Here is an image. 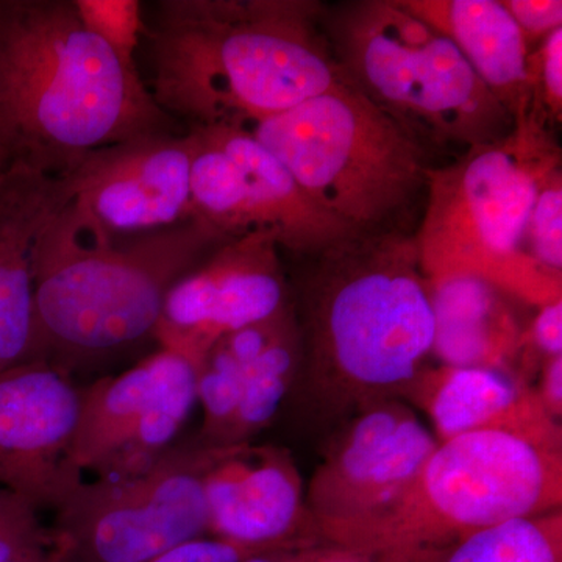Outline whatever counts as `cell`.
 Returning a JSON list of instances; mask_svg holds the SVG:
<instances>
[{"label": "cell", "mask_w": 562, "mask_h": 562, "mask_svg": "<svg viewBox=\"0 0 562 562\" xmlns=\"http://www.w3.org/2000/svg\"><path fill=\"white\" fill-rule=\"evenodd\" d=\"M297 317V379L316 420L339 427L406 397L432 355L430 283L409 233L353 235L312 258Z\"/></svg>", "instance_id": "6da1fadb"}, {"label": "cell", "mask_w": 562, "mask_h": 562, "mask_svg": "<svg viewBox=\"0 0 562 562\" xmlns=\"http://www.w3.org/2000/svg\"><path fill=\"white\" fill-rule=\"evenodd\" d=\"M317 0H171L151 33L155 101L192 127H249L346 81Z\"/></svg>", "instance_id": "7a4b0ae2"}, {"label": "cell", "mask_w": 562, "mask_h": 562, "mask_svg": "<svg viewBox=\"0 0 562 562\" xmlns=\"http://www.w3.org/2000/svg\"><path fill=\"white\" fill-rule=\"evenodd\" d=\"M135 63L88 31L72 2L0 3V149L63 177L87 155L165 132Z\"/></svg>", "instance_id": "3957f363"}, {"label": "cell", "mask_w": 562, "mask_h": 562, "mask_svg": "<svg viewBox=\"0 0 562 562\" xmlns=\"http://www.w3.org/2000/svg\"><path fill=\"white\" fill-rule=\"evenodd\" d=\"M225 241L199 220L114 235L69 198L33 249L40 357H99L154 335L169 290Z\"/></svg>", "instance_id": "277c9868"}, {"label": "cell", "mask_w": 562, "mask_h": 562, "mask_svg": "<svg viewBox=\"0 0 562 562\" xmlns=\"http://www.w3.org/2000/svg\"><path fill=\"white\" fill-rule=\"evenodd\" d=\"M560 166L554 132L527 116L505 139L431 168L414 233L427 280L475 277L536 308L562 301V280L539 271L524 249L539 184Z\"/></svg>", "instance_id": "5b68a950"}, {"label": "cell", "mask_w": 562, "mask_h": 562, "mask_svg": "<svg viewBox=\"0 0 562 562\" xmlns=\"http://www.w3.org/2000/svg\"><path fill=\"white\" fill-rule=\"evenodd\" d=\"M324 27L347 81L430 154L505 139L512 114L460 50L402 0L325 5Z\"/></svg>", "instance_id": "8992f818"}, {"label": "cell", "mask_w": 562, "mask_h": 562, "mask_svg": "<svg viewBox=\"0 0 562 562\" xmlns=\"http://www.w3.org/2000/svg\"><path fill=\"white\" fill-rule=\"evenodd\" d=\"M244 128L355 235H413L430 154L349 81Z\"/></svg>", "instance_id": "52a82bcc"}, {"label": "cell", "mask_w": 562, "mask_h": 562, "mask_svg": "<svg viewBox=\"0 0 562 562\" xmlns=\"http://www.w3.org/2000/svg\"><path fill=\"white\" fill-rule=\"evenodd\" d=\"M562 446L509 431L436 443L405 497L351 553L417 562L464 536L561 509Z\"/></svg>", "instance_id": "ba28073f"}, {"label": "cell", "mask_w": 562, "mask_h": 562, "mask_svg": "<svg viewBox=\"0 0 562 562\" xmlns=\"http://www.w3.org/2000/svg\"><path fill=\"white\" fill-rule=\"evenodd\" d=\"M231 447H172L132 479L77 483L55 506L52 549L66 562H149L209 532L205 482Z\"/></svg>", "instance_id": "9c48e42d"}, {"label": "cell", "mask_w": 562, "mask_h": 562, "mask_svg": "<svg viewBox=\"0 0 562 562\" xmlns=\"http://www.w3.org/2000/svg\"><path fill=\"white\" fill-rule=\"evenodd\" d=\"M194 220L225 239L271 236L280 250L313 258L355 233L328 216L247 128L192 127Z\"/></svg>", "instance_id": "30bf717a"}, {"label": "cell", "mask_w": 562, "mask_h": 562, "mask_svg": "<svg viewBox=\"0 0 562 562\" xmlns=\"http://www.w3.org/2000/svg\"><path fill=\"white\" fill-rule=\"evenodd\" d=\"M436 443L401 401L376 403L339 425L305 487L319 542L350 552L394 512Z\"/></svg>", "instance_id": "8fae6325"}, {"label": "cell", "mask_w": 562, "mask_h": 562, "mask_svg": "<svg viewBox=\"0 0 562 562\" xmlns=\"http://www.w3.org/2000/svg\"><path fill=\"white\" fill-rule=\"evenodd\" d=\"M198 402V366L161 349L81 391L69 462L101 479H132L172 449Z\"/></svg>", "instance_id": "7c38bea8"}, {"label": "cell", "mask_w": 562, "mask_h": 562, "mask_svg": "<svg viewBox=\"0 0 562 562\" xmlns=\"http://www.w3.org/2000/svg\"><path fill=\"white\" fill-rule=\"evenodd\" d=\"M280 247L262 233L222 243L169 290L154 336L199 366L224 336L286 308Z\"/></svg>", "instance_id": "4fadbf2b"}, {"label": "cell", "mask_w": 562, "mask_h": 562, "mask_svg": "<svg viewBox=\"0 0 562 562\" xmlns=\"http://www.w3.org/2000/svg\"><path fill=\"white\" fill-rule=\"evenodd\" d=\"M70 201L114 235L194 220L190 135L149 133L87 155L63 176Z\"/></svg>", "instance_id": "5bb4252c"}, {"label": "cell", "mask_w": 562, "mask_h": 562, "mask_svg": "<svg viewBox=\"0 0 562 562\" xmlns=\"http://www.w3.org/2000/svg\"><path fill=\"white\" fill-rule=\"evenodd\" d=\"M80 406L81 391L49 360L0 373V487L40 509L81 482L69 462Z\"/></svg>", "instance_id": "9a60e30c"}, {"label": "cell", "mask_w": 562, "mask_h": 562, "mask_svg": "<svg viewBox=\"0 0 562 562\" xmlns=\"http://www.w3.org/2000/svg\"><path fill=\"white\" fill-rule=\"evenodd\" d=\"M205 498L213 538L266 552L321 543L301 472L286 450L231 447L206 476Z\"/></svg>", "instance_id": "2e32d148"}, {"label": "cell", "mask_w": 562, "mask_h": 562, "mask_svg": "<svg viewBox=\"0 0 562 562\" xmlns=\"http://www.w3.org/2000/svg\"><path fill=\"white\" fill-rule=\"evenodd\" d=\"M69 199L63 177L11 161L0 176V373L41 360L33 249Z\"/></svg>", "instance_id": "e0dca14e"}, {"label": "cell", "mask_w": 562, "mask_h": 562, "mask_svg": "<svg viewBox=\"0 0 562 562\" xmlns=\"http://www.w3.org/2000/svg\"><path fill=\"white\" fill-rule=\"evenodd\" d=\"M406 397L427 414L436 441L473 431H509L562 446L538 392L517 373L484 368L425 369Z\"/></svg>", "instance_id": "ac0fdd59"}, {"label": "cell", "mask_w": 562, "mask_h": 562, "mask_svg": "<svg viewBox=\"0 0 562 562\" xmlns=\"http://www.w3.org/2000/svg\"><path fill=\"white\" fill-rule=\"evenodd\" d=\"M414 16L446 36L514 124L528 113L527 46L498 0H402Z\"/></svg>", "instance_id": "d6986e66"}, {"label": "cell", "mask_w": 562, "mask_h": 562, "mask_svg": "<svg viewBox=\"0 0 562 562\" xmlns=\"http://www.w3.org/2000/svg\"><path fill=\"white\" fill-rule=\"evenodd\" d=\"M430 283L435 339L432 355L450 368L516 372L525 327L509 295L475 277H449Z\"/></svg>", "instance_id": "ffe728a7"}, {"label": "cell", "mask_w": 562, "mask_h": 562, "mask_svg": "<svg viewBox=\"0 0 562 562\" xmlns=\"http://www.w3.org/2000/svg\"><path fill=\"white\" fill-rule=\"evenodd\" d=\"M302 362V338L294 310L288 305L280 314L276 330L260 353L244 371L241 402L225 436L224 447L249 443L268 427L281 402L297 382Z\"/></svg>", "instance_id": "44dd1931"}, {"label": "cell", "mask_w": 562, "mask_h": 562, "mask_svg": "<svg viewBox=\"0 0 562 562\" xmlns=\"http://www.w3.org/2000/svg\"><path fill=\"white\" fill-rule=\"evenodd\" d=\"M417 562H562V513L483 528Z\"/></svg>", "instance_id": "7402d4cb"}, {"label": "cell", "mask_w": 562, "mask_h": 562, "mask_svg": "<svg viewBox=\"0 0 562 562\" xmlns=\"http://www.w3.org/2000/svg\"><path fill=\"white\" fill-rule=\"evenodd\" d=\"M244 371L220 341L198 366V401L203 408L201 442L224 447L225 436L239 402H241Z\"/></svg>", "instance_id": "603a6c76"}, {"label": "cell", "mask_w": 562, "mask_h": 562, "mask_svg": "<svg viewBox=\"0 0 562 562\" xmlns=\"http://www.w3.org/2000/svg\"><path fill=\"white\" fill-rule=\"evenodd\" d=\"M525 255L546 276L562 280V171L539 184L525 232Z\"/></svg>", "instance_id": "cb8c5ba5"}, {"label": "cell", "mask_w": 562, "mask_h": 562, "mask_svg": "<svg viewBox=\"0 0 562 562\" xmlns=\"http://www.w3.org/2000/svg\"><path fill=\"white\" fill-rule=\"evenodd\" d=\"M527 116L554 132L562 121V29L527 55Z\"/></svg>", "instance_id": "d4e9b609"}, {"label": "cell", "mask_w": 562, "mask_h": 562, "mask_svg": "<svg viewBox=\"0 0 562 562\" xmlns=\"http://www.w3.org/2000/svg\"><path fill=\"white\" fill-rule=\"evenodd\" d=\"M72 5L88 31L122 60L135 63L133 55L143 33L138 0H76Z\"/></svg>", "instance_id": "484cf974"}, {"label": "cell", "mask_w": 562, "mask_h": 562, "mask_svg": "<svg viewBox=\"0 0 562 562\" xmlns=\"http://www.w3.org/2000/svg\"><path fill=\"white\" fill-rule=\"evenodd\" d=\"M36 513L32 503L0 487V562L50 547V532L44 530Z\"/></svg>", "instance_id": "4316f807"}, {"label": "cell", "mask_w": 562, "mask_h": 562, "mask_svg": "<svg viewBox=\"0 0 562 562\" xmlns=\"http://www.w3.org/2000/svg\"><path fill=\"white\" fill-rule=\"evenodd\" d=\"M560 355H562V301L539 306L538 313L525 327L517 373L527 380L528 372L535 371L538 366Z\"/></svg>", "instance_id": "83f0119b"}, {"label": "cell", "mask_w": 562, "mask_h": 562, "mask_svg": "<svg viewBox=\"0 0 562 562\" xmlns=\"http://www.w3.org/2000/svg\"><path fill=\"white\" fill-rule=\"evenodd\" d=\"M522 32L528 54L550 33L562 29L561 0H502Z\"/></svg>", "instance_id": "f1b7e54d"}, {"label": "cell", "mask_w": 562, "mask_h": 562, "mask_svg": "<svg viewBox=\"0 0 562 562\" xmlns=\"http://www.w3.org/2000/svg\"><path fill=\"white\" fill-rule=\"evenodd\" d=\"M266 550L250 549L220 538H199L181 543L176 549L149 562H241ZM272 552V550H271Z\"/></svg>", "instance_id": "f546056e"}, {"label": "cell", "mask_w": 562, "mask_h": 562, "mask_svg": "<svg viewBox=\"0 0 562 562\" xmlns=\"http://www.w3.org/2000/svg\"><path fill=\"white\" fill-rule=\"evenodd\" d=\"M543 408L560 422L562 416V355L550 358L541 366V383L535 387Z\"/></svg>", "instance_id": "4dcf8cb0"}, {"label": "cell", "mask_w": 562, "mask_h": 562, "mask_svg": "<svg viewBox=\"0 0 562 562\" xmlns=\"http://www.w3.org/2000/svg\"><path fill=\"white\" fill-rule=\"evenodd\" d=\"M322 546L324 543L302 547V549L272 550V552L254 554L241 562H316Z\"/></svg>", "instance_id": "1f68e13d"}, {"label": "cell", "mask_w": 562, "mask_h": 562, "mask_svg": "<svg viewBox=\"0 0 562 562\" xmlns=\"http://www.w3.org/2000/svg\"><path fill=\"white\" fill-rule=\"evenodd\" d=\"M316 562H369L360 554L351 553L349 550L338 549V547L327 546L324 543L321 549L319 557Z\"/></svg>", "instance_id": "d6a6232c"}, {"label": "cell", "mask_w": 562, "mask_h": 562, "mask_svg": "<svg viewBox=\"0 0 562 562\" xmlns=\"http://www.w3.org/2000/svg\"><path fill=\"white\" fill-rule=\"evenodd\" d=\"M7 562H66L60 557V553L57 550L47 547V549L38 550V552H33L29 554H24V557L16 558V560H11Z\"/></svg>", "instance_id": "836d02e7"}, {"label": "cell", "mask_w": 562, "mask_h": 562, "mask_svg": "<svg viewBox=\"0 0 562 562\" xmlns=\"http://www.w3.org/2000/svg\"><path fill=\"white\" fill-rule=\"evenodd\" d=\"M0 162H3V165H9V158H7V155L3 154L2 149H0Z\"/></svg>", "instance_id": "e575fe53"}, {"label": "cell", "mask_w": 562, "mask_h": 562, "mask_svg": "<svg viewBox=\"0 0 562 562\" xmlns=\"http://www.w3.org/2000/svg\"><path fill=\"white\" fill-rule=\"evenodd\" d=\"M9 165H3V162H0V176H2L3 171H5V168Z\"/></svg>", "instance_id": "d590c367"}]
</instances>
